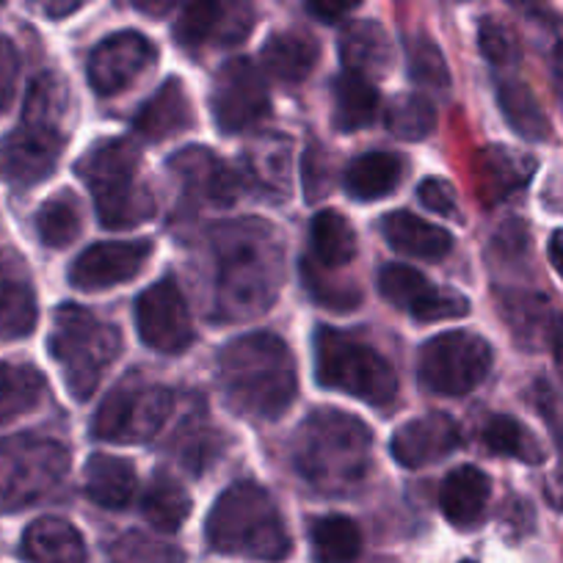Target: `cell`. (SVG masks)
<instances>
[{
    "mask_svg": "<svg viewBox=\"0 0 563 563\" xmlns=\"http://www.w3.org/2000/svg\"><path fill=\"white\" fill-rule=\"evenodd\" d=\"M216 263L213 316L221 323L254 321L274 307L285 285V243L257 216L221 221L210 232Z\"/></svg>",
    "mask_w": 563,
    "mask_h": 563,
    "instance_id": "obj_1",
    "label": "cell"
},
{
    "mask_svg": "<svg viewBox=\"0 0 563 563\" xmlns=\"http://www.w3.org/2000/svg\"><path fill=\"white\" fill-rule=\"evenodd\" d=\"M219 382L235 411L252 420H279L299 395V371L276 334L252 332L227 343L219 354Z\"/></svg>",
    "mask_w": 563,
    "mask_h": 563,
    "instance_id": "obj_2",
    "label": "cell"
},
{
    "mask_svg": "<svg viewBox=\"0 0 563 563\" xmlns=\"http://www.w3.org/2000/svg\"><path fill=\"white\" fill-rule=\"evenodd\" d=\"M73 95L67 80L42 73L31 84L18 130L0 144V177L18 188L47 180L69 139Z\"/></svg>",
    "mask_w": 563,
    "mask_h": 563,
    "instance_id": "obj_3",
    "label": "cell"
},
{
    "mask_svg": "<svg viewBox=\"0 0 563 563\" xmlns=\"http://www.w3.org/2000/svg\"><path fill=\"white\" fill-rule=\"evenodd\" d=\"M294 464L312 489L349 495L371 473L373 431L349 411H312L296 431Z\"/></svg>",
    "mask_w": 563,
    "mask_h": 563,
    "instance_id": "obj_4",
    "label": "cell"
},
{
    "mask_svg": "<svg viewBox=\"0 0 563 563\" xmlns=\"http://www.w3.org/2000/svg\"><path fill=\"white\" fill-rule=\"evenodd\" d=\"M205 536L221 555L268 563L285 561L294 547L274 497L252 481H238L221 492L208 514Z\"/></svg>",
    "mask_w": 563,
    "mask_h": 563,
    "instance_id": "obj_5",
    "label": "cell"
},
{
    "mask_svg": "<svg viewBox=\"0 0 563 563\" xmlns=\"http://www.w3.org/2000/svg\"><path fill=\"white\" fill-rule=\"evenodd\" d=\"M78 177L95 197L106 230H133L155 216V197L141 180V153L128 139L97 141L78 161Z\"/></svg>",
    "mask_w": 563,
    "mask_h": 563,
    "instance_id": "obj_6",
    "label": "cell"
},
{
    "mask_svg": "<svg viewBox=\"0 0 563 563\" xmlns=\"http://www.w3.org/2000/svg\"><path fill=\"white\" fill-rule=\"evenodd\" d=\"M51 356L62 367L67 393L89 400L100 387L108 367L122 354V334L113 323L100 321L78 305H62L53 316Z\"/></svg>",
    "mask_w": 563,
    "mask_h": 563,
    "instance_id": "obj_7",
    "label": "cell"
},
{
    "mask_svg": "<svg viewBox=\"0 0 563 563\" xmlns=\"http://www.w3.org/2000/svg\"><path fill=\"white\" fill-rule=\"evenodd\" d=\"M312 354L321 387L338 389L367 406H389L398 395V376L387 356L351 334L321 327L312 340Z\"/></svg>",
    "mask_w": 563,
    "mask_h": 563,
    "instance_id": "obj_8",
    "label": "cell"
},
{
    "mask_svg": "<svg viewBox=\"0 0 563 563\" xmlns=\"http://www.w3.org/2000/svg\"><path fill=\"white\" fill-rule=\"evenodd\" d=\"M69 473V451L40 434L0 440V514H18L51 497Z\"/></svg>",
    "mask_w": 563,
    "mask_h": 563,
    "instance_id": "obj_9",
    "label": "cell"
},
{
    "mask_svg": "<svg viewBox=\"0 0 563 563\" xmlns=\"http://www.w3.org/2000/svg\"><path fill=\"white\" fill-rule=\"evenodd\" d=\"M175 409V395L164 384L141 378L117 384L91 420V434L117 445H141L161 434Z\"/></svg>",
    "mask_w": 563,
    "mask_h": 563,
    "instance_id": "obj_10",
    "label": "cell"
},
{
    "mask_svg": "<svg viewBox=\"0 0 563 563\" xmlns=\"http://www.w3.org/2000/svg\"><path fill=\"white\" fill-rule=\"evenodd\" d=\"M489 340L473 332H442L422 343L417 354V382L429 395L440 398H464L492 371Z\"/></svg>",
    "mask_w": 563,
    "mask_h": 563,
    "instance_id": "obj_11",
    "label": "cell"
},
{
    "mask_svg": "<svg viewBox=\"0 0 563 563\" xmlns=\"http://www.w3.org/2000/svg\"><path fill=\"white\" fill-rule=\"evenodd\" d=\"M254 29L249 0H183L175 18V40L186 51L235 47Z\"/></svg>",
    "mask_w": 563,
    "mask_h": 563,
    "instance_id": "obj_12",
    "label": "cell"
},
{
    "mask_svg": "<svg viewBox=\"0 0 563 563\" xmlns=\"http://www.w3.org/2000/svg\"><path fill=\"white\" fill-rule=\"evenodd\" d=\"M135 329L141 343L164 356H177L194 343V323L186 296L172 276L155 282L135 301Z\"/></svg>",
    "mask_w": 563,
    "mask_h": 563,
    "instance_id": "obj_13",
    "label": "cell"
},
{
    "mask_svg": "<svg viewBox=\"0 0 563 563\" xmlns=\"http://www.w3.org/2000/svg\"><path fill=\"white\" fill-rule=\"evenodd\" d=\"M213 119L221 133L235 135L254 128L271 113L268 84L249 58H232L216 75L210 97Z\"/></svg>",
    "mask_w": 563,
    "mask_h": 563,
    "instance_id": "obj_14",
    "label": "cell"
},
{
    "mask_svg": "<svg viewBox=\"0 0 563 563\" xmlns=\"http://www.w3.org/2000/svg\"><path fill=\"white\" fill-rule=\"evenodd\" d=\"M378 290L398 310L420 323L456 321L470 312V301L456 290L434 288L420 271L404 263H389L378 271Z\"/></svg>",
    "mask_w": 563,
    "mask_h": 563,
    "instance_id": "obj_15",
    "label": "cell"
},
{
    "mask_svg": "<svg viewBox=\"0 0 563 563\" xmlns=\"http://www.w3.org/2000/svg\"><path fill=\"white\" fill-rule=\"evenodd\" d=\"M155 58H158V51L147 36L139 34V31H117L91 51L86 75H89V84L97 95L113 97L130 89L141 75L153 67Z\"/></svg>",
    "mask_w": 563,
    "mask_h": 563,
    "instance_id": "obj_16",
    "label": "cell"
},
{
    "mask_svg": "<svg viewBox=\"0 0 563 563\" xmlns=\"http://www.w3.org/2000/svg\"><path fill=\"white\" fill-rule=\"evenodd\" d=\"M153 241H106L84 249L69 265V285L84 294H100L135 279L144 271Z\"/></svg>",
    "mask_w": 563,
    "mask_h": 563,
    "instance_id": "obj_17",
    "label": "cell"
},
{
    "mask_svg": "<svg viewBox=\"0 0 563 563\" xmlns=\"http://www.w3.org/2000/svg\"><path fill=\"white\" fill-rule=\"evenodd\" d=\"M462 445V429L445 411H431L426 417L404 422L393 434L389 453L406 470H420L442 462Z\"/></svg>",
    "mask_w": 563,
    "mask_h": 563,
    "instance_id": "obj_18",
    "label": "cell"
},
{
    "mask_svg": "<svg viewBox=\"0 0 563 563\" xmlns=\"http://www.w3.org/2000/svg\"><path fill=\"white\" fill-rule=\"evenodd\" d=\"M169 169L180 180L183 194L197 205L230 208L241 197V180L235 172L210 153L208 147H186L169 161Z\"/></svg>",
    "mask_w": 563,
    "mask_h": 563,
    "instance_id": "obj_19",
    "label": "cell"
},
{
    "mask_svg": "<svg viewBox=\"0 0 563 563\" xmlns=\"http://www.w3.org/2000/svg\"><path fill=\"white\" fill-rule=\"evenodd\" d=\"M36 318L40 301L29 265L12 249H0V343L29 338Z\"/></svg>",
    "mask_w": 563,
    "mask_h": 563,
    "instance_id": "obj_20",
    "label": "cell"
},
{
    "mask_svg": "<svg viewBox=\"0 0 563 563\" xmlns=\"http://www.w3.org/2000/svg\"><path fill=\"white\" fill-rule=\"evenodd\" d=\"M191 124L194 108L180 78L164 80L158 91L139 108L133 119L135 133L144 141H153V144L172 139V135H180Z\"/></svg>",
    "mask_w": 563,
    "mask_h": 563,
    "instance_id": "obj_21",
    "label": "cell"
},
{
    "mask_svg": "<svg viewBox=\"0 0 563 563\" xmlns=\"http://www.w3.org/2000/svg\"><path fill=\"white\" fill-rule=\"evenodd\" d=\"M340 62L345 73L362 75L367 80L384 78L393 69L395 51L393 40L384 31V25L373 20H356L340 36Z\"/></svg>",
    "mask_w": 563,
    "mask_h": 563,
    "instance_id": "obj_22",
    "label": "cell"
},
{
    "mask_svg": "<svg viewBox=\"0 0 563 563\" xmlns=\"http://www.w3.org/2000/svg\"><path fill=\"white\" fill-rule=\"evenodd\" d=\"M382 235L404 257L437 263L453 252L451 232L409 213V210H393V213L384 216Z\"/></svg>",
    "mask_w": 563,
    "mask_h": 563,
    "instance_id": "obj_23",
    "label": "cell"
},
{
    "mask_svg": "<svg viewBox=\"0 0 563 563\" xmlns=\"http://www.w3.org/2000/svg\"><path fill=\"white\" fill-rule=\"evenodd\" d=\"M25 563H89L84 536L73 522L58 517H42L31 522L20 544Z\"/></svg>",
    "mask_w": 563,
    "mask_h": 563,
    "instance_id": "obj_24",
    "label": "cell"
},
{
    "mask_svg": "<svg viewBox=\"0 0 563 563\" xmlns=\"http://www.w3.org/2000/svg\"><path fill=\"white\" fill-rule=\"evenodd\" d=\"M492 497L489 475L478 467H456L440 486V508L453 528L470 530L484 519Z\"/></svg>",
    "mask_w": 563,
    "mask_h": 563,
    "instance_id": "obj_25",
    "label": "cell"
},
{
    "mask_svg": "<svg viewBox=\"0 0 563 563\" xmlns=\"http://www.w3.org/2000/svg\"><path fill=\"white\" fill-rule=\"evenodd\" d=\"M536 172V158L514 153L508 147H486L475 158V180L486 202H500L530 183Z\"/></svg>",
    "mask_w": 563,
    "mask_h": 563,
    "instance_id": "obj_26",
    "label": "cell"
},
{
    "mask_svg": "<svg viewBox=\"0 0 563 563\" xmlns=\"http://www.w3.org/2000/svg\"><path fill=\"white\" fill-rule=\"evenodd\" d=\"M406 164L400 155L384 153H365L349 164L343 175V186L351 199L356 202H376V199L389 197L404 180Z\"/></svg>",
    "mask_w": 563,
    "mask_h": 563,
    "instance_id": "obj_27",
    "label": "cell"
},
{
    "mask_svg": "<svg viewBox=\"0 0 563 563\" xmlns=\"http://www.w3.org/2000/svg\"><path fill=\"white\" fill-rule=\"evenodd\" d=\"M84 492L95 506L124 508L133 500L135 467L128 459L95 453L84 470Z\"/></svg>",
    "mask_w": 563,
    "mask_h": 563,
    "instance_id": "obj_28",
    "label": "cell"
},
{
    "mask_svg": "<svg viewBox=\"0 0 563 563\" xmlns=\"http://www.w3.org/2000/svg\"><path fill=\"white\" fill-rule=\"evenodd\" d=\"M321 47L305 31H282L263 47V67L285 84H301L316 69Z\"/></svg>",
    "mask_w": 563,
    "mask_h": 563,
    "instance_id": "obj_29",
    "label": "cell"
},
{
    "mask_svg": "<svg viewBox=\"0 0 563 563\" xmlns=\"http://www.w3.org/2000/svg\"><path fill=\"white\" fill-rule=\"evenodd\" d=\"M382 108V97L373 80L362 75L343 73L334 78L332 86V124L340 133H356V130L373 124Z\"/></svg>",
    "mask_w": 563,
    "mask_h": 563,
    "instance_id": "obj_30",
    "label": "cell"
},
{
    "mask_svg": "<svg viewBox=\"0 0 563 563\" xmlns=\"http://www.w3.org/2000/svg\"><path fill=\"white\" fill-rule=\"evenodd\" d=\"M356 257V232L340 210H321L310 227V260L327 271L345 268Z\"/></svg>",
    "mask_w": 563,
    "mask_h": 563,
    "instance_id": "obj_31",
    "label": "cell"
},
{
    "mask_svg": "<svg viewBox=\"0 0 563 563\" xmlns=\"http://www.w3.org/2000/svg\"><path fill=\"white\" fill-rule=\"evenodd\" d=\"M497 106L514 133L522 135L525 141H547L552 135L550 117L525 80L503 78L497 84Z\"/></svg>",
    "mask_w": 563,
    "mask_h": 563,
    "instance_id": "obj_32",
    "label": "cell"
},
{
    "mask_svg": "<svg viewBox=\"0 0 563 563\" xmlns=\"http://www.w3.org/2000/svg\"><path fill=\"white\" fill-rule=\"evenodd\" d=\"M500 316L506 318L508 329L517 338L519 345L528 351H536V345L544 343L547 338L552 340L555 327H552V310L547 299L528 294V290H517V294H506L500 301Z\"/></svg>",
    "mask_w": 563,
    "mask_h": 563,
    "instance_id": "obj_33",
    "label": "cell"
},
{
    "mask_svg": "<svg viewBox=\"0 0 563 563\" xmlns=\"http://www.w3.org/2000/svg\"><path fill=\"white\" fill-rule=\"evenodd\" d=\"M246 175L263 191L285 197L290 188V141L282 135H263L246 150Z\"/></svg>",
    "mask_w": 563,
    "mask_h": 563,
    "instance_id": "obj_34",
    "label": "cell"
},
{
    "mask_svg": "<svg viewBox=\"0 0 563 563\" xmlns=\"http://www.w3.org/2000/svg\"><path fill=\"white\" fill-rule=\"evenodd\" d=\"M191 506V495L180 481L169 478V475H155L141 500V514L161 533H177L186 525Z\"/></svg>",
    "mask_w": 563,
    "mask_h": 563,
    "instance_id": "obj_35",
    "label": "cell"
},
{
    "mask_svg": "<svg viewBox=\"0 0 563 563\" xmlns=\"http://www.w3.org/2000/svg\"><path fill=\"white\" fill-rule=\"evenodd\" d=\"M316 563H354L362 552V533L343 514L318 517L310 528Z\"/></svg>",
    "mask_w": 563,
    "mask_h": 563,
    "instance_id": "obj_36",
    "label": "cell"
},
{
    "mask_svg": "<svg viewBox=\"0 0 563 563\" xmlns=\"http://www.w3.org/2000/svg\"><path fill=\"white\" fill-rule=\"evenodd\" d=\"M45 395V378L31 365L0 362V426L36 409Z\"/></svg>",
    "mask_w": 563,
    "mask_h": 563,
    "instance_id": "obj_37",
    "label": "cell"
},
{
    "mask_svg": "<svg viewBox=\"0 0 563 563\" xmlns=\"http://www.w3.org/2000/svg\"><path fill=\"white\" fill-rule=\"evenodd\" d=\"M84 230V216L73 191H58L36 210V235L47 249H67Z\"/></svg>",
    "mask_w": 563,
    "mask_h": 563,
    "instance_id": "obj_38",
    "label": "cell"
},
{
    "mask_svg": "<svg viewBox=\"0 0 563 563\" xmlns=\"http://www.w3.org/2000/svg\"><path fill=\"white\" fill-rule=\"evenodd\" d=\"M484 442L497 456H511L525 464H541L547 459L544 445L536 440L533 431L511 415L492 417L484 426Z\"/></svg>",
    "mask_w": 563,
    "mask_h": 563,
    "instance_id": "obj_39",
    "label": "cell"
},
{
    "mask_svg": "<svg viewBox=\"0 0 563 563\" xmlns=\"http://www.w3.org/2000/svg\"><path fill=\"white\" fill-rule=\"evenodd\" d=\"M387 130L400 141L429 139L437 128V108L429 97L398 95L387 106Z\"/></svg>",
    "mask_w": 563,
    "mask_h": 563,
    "instance_id": "obj_40",
    "label": "cell"
},
{
    "mask_svg": "<svg viewBox=\"0 0 563 563\" xmlns=\"http://www.w3.org/2000/svg\"><path fill=\"white\" fill-rule=\"evenodd\" d=\"M108 563H186V555L169 541L130 530L113 541Z\"/></svg>",
    "mask_w": 563,
    "mask_h": 563,
    "instance_id": "obj_41",
    "label": "cell"
},
{
    "mask_svg": "<svg viewBox=\"0 0 563 563\" xmlns=\"http://www.w3.org/2000/svg\"><path fill=\"white\" fill-rule=\"evenodd\" d=\"M406 62H409V75L420 86H431V89L451 86V69H448L445 56L429 36H411L406 42Z\"/></svg>",
    "mask_w": 563,
    "mask_h": 563,
    "instance_id": "obj_42",
    "label": "cell"
},
{
    "mask_svg": "<svg viewBox=\"0 0 563 563\" xmlns=\"http://www.w3.org/2000/svg\"><path fill=\"white\" fill-rule=\"evenodd\" d=\"M478 47L495 67H511L519 58V42L511 25L497 18H484L478 25Z\"/></svg>",
    "mask_w": 563,
    "mask_h": 563,
    "instance_id": "obj_43",
    "label": "cell"
},
{
    "mask_svg": "<svg viewBox=\"0 0 563 563\" xmlns=\"http://www.w3.org/2000/svg\"><path fill=\"white\" fill-rule=\"evenodd\" d=\"M301 274H305L307 282V290L316 301H321L323 307H334V310H354L360 305V290L354 288H345V285H338V282H323V274L327 271L321 265L312 263L310 257L301 263Z\"/></svg>",
    "mask_w": 563,
    "mask_h": 563,
    "instance_id": "obj_44",
    "label": "cell"
},
{
    "mask_svg": "<svg viewBox=\"0 0 563 563\" xmlns=\"http://www.w3.org/2000/svg\"><path fill=\"white\" fill-rule=\"evenodd\" d=\"M417 199H420L422 208L431 210V213L445 216V219L453 221L462 219V205H459L456 191H453L451 183L442 180V177H426V180L417 186Z\"/></svg>",
    "mask_w": 563,
    "mask_h": 563,
    "instance_id": "obj_45",
    "label": "cell"
},
{
    "mask_svg": "<svg viewBox=\"0 0 563 563\" xmlns=\"http://www.w3.org/2000/svg\"><path fill=\"white\" fill-rule=\"evenodd\" d=\"M20 78V56L12 40L0 34V113H7L14 100Z\"/></svg>",
    "mask_w": 563,
    "mask_h": 563,
    "instance_id": "obj_46",
    "label": "cell"
},
{
    "mask_svg": "<svg viewBox=\"0 0 563 563\" xmlns=\"http://www.w3.org/2000/svg\"><path fill=\"white\" fill-rule=\"evenodd\" d=\"M365 0H307V12L318 20V23L334 25L354 14Z\"/></svg>",
    "mask_w": 563,
    "mask_h": 563,
    "instance_id": "obj_47",
    "label": "cell"
},
{
    "mask_svg": "<svg viewBox=\"0 0 563 563\" xmlns=\"http://www.w3.org/2000/svg\"><path fill=\"white\" fill-rule=\"evenodd\" d=\"M305 191L310 202H318L329 191L327 158H321L316 150H310V155L305 158Z\"/></svg>",
    "mask_w": 563,
    "mask_h": 563,
    "instance_id": "obj_48",
    "label": "cell"
},
{
    "mask_svg": "<svg viewBox=\"0 0 563 563\" xmlns=\"http://www.w3.org/2000/svg\"><path fill=\"white\" fill-rule=\"evenodd\" d=\"M31 3H34L36 12L45 14L47 20H67L73 18L75 12H80L89 0H31Z\"/></svg>",
    "mask_w": 563,
    "mask_h": 563,
    "instance_id": "obj_49",
    "label": "cell"
},
{
    "mask_svg": "<svg viewBox=\"0 0 563 563\" xmlns=\"http://www.w3.org/2000/svg\"><path fill=\"white\" fill-rule=\"evenodd\" d=\"M550 73H552V80H555L558 95L563 97V23L555 25V36H552Z\"/></svg>",
    "mask_w": 563,
    "mask_h": 563,
    "instance_id": "obj_50",
    "label": "cell"
},
{
    "mask_svg": "<svg viewBox=\"0 0 563 563\" xmlns=\"http://www.w3.org/2000/svg\"><path fill=\"white\" fill-rule=\"evenodd\" d=\"M547 252H550L552 268H555L558 276H561V279H563V230L552 232L550 246H547Z\"/></svg>",
    "mask_w": 563,
    "mask_h": 563,
    "instance_id": "obj_51",
    "label": "cell"
},
{
    "mask_svg": "<svg viewBox=\"0 0 563 563\" xmlns=\"http://www.w3.org/2000/svg\"><path fill=\"white\" fill-rule=\"evenodd\" d=\"M141 14H150V18H161L166 9L172 7V0H130Z\"/></svg>",
    "mask_w": 563,
    "mask_h": 563,
    "instance_id": "obj_52",
    "label": "cell"
},
{
    "mask_svg": "<svg viewBox=\"0 0 563 563\" xmlns=\"http://www.w3.org/2000/svg\"><path fill=\"white\" fill-rule=\"evenodd\" d=\"M552 354H555L558 367L563 373V327H555V334H552Z\"/></svg>",
    "mask_w": 563,
    "mask_h": 563,
    "instance_id": "obj_53",
    "label": "cell"
},
{
    "mask_svg": "<svg viewBox=\"0 0 563 563\" xmlns=\"http://www.w3.org/2000/svg\"><path fill=\"white\" fill-rule=\"evenodd\" d=\"M508 3H514V7H519V9H539V7H544L547 0H508Z\"/></svg>",
    "mask_w": 563,
    "mask_h": 563,
    "instance_id": "obj_54",
    "label": "cell"
},
{
    "mask_svg": "<svg viewBox=\"0 0 563 563\" xmlns=\"http://www.w3.org/2000/svg\"><path fill=\"white\" fill-rule=\"evenodd\" d=\"M3 3H7V0H0V7H3Z\"/></svg>",
    "mask_w": 563,
    "mask_h": 563,
    "instance_id": "obj_55",
    "label": "cell"
},
{
    "mask_svg": "<svg viewBox=\"0 0 563 563\" xmlns=\"http://www.w3.org/2000/svg\"><path fill=\"white\" fill-rule=\"evenodd\" d=\"M464 563H473V561H464Z\"/></svg>",
    "mask_w": 563,
    "mask_h": 563,
    "instance_id": "obj_56",
    "label": "cell"
}]
</instances>
